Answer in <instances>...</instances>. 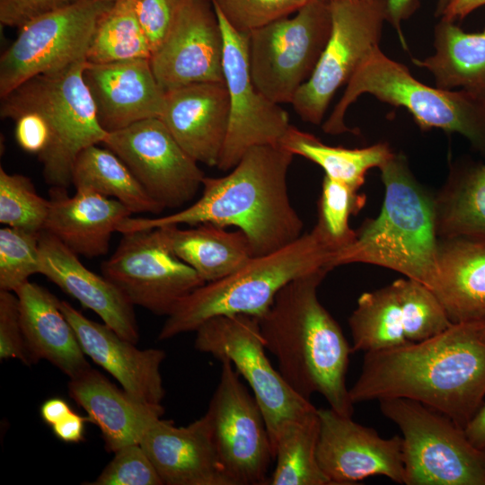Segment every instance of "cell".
Returning <instances> with one entry per match:
<instances>
[{"label":"cell","mask_w":485,"mask_h":485,"mask_svg":"<svg viewBox=\"0 0 485 485\" xmlns=\"http://www.w3.org/2000/svg\"><path fill=\"white\" fill-rule=\"evenodd\" d=\"M214 8L232 28L250 33L278 19L290 16L302 5L299 0H211Z\"/></svg>","instance_id":"obj_40"},{"label":"cell","mask_w":485,"mask_h":485,"mask_svg":"<svg viewBox=\"0 0 485 485\" xmlns=\"http://www.w3.org/2000/svg\"><path fill=\"white\" fill-rule=\"evenodd\" d=\"M68 393L99 428L110 453L140 444L152 423L164 413L162 404L139 401L92 367L70 378Z\"/></svg>","instance_id":"obj_24"},{"label":"cell","mask_w":485,"mask_h":485,"mask_svg":"<svg viewBox=\"0 0 485 485\" xmlns=\"http://www.w3.org/2000/svg\"><path fill=\"white\" fill-rule=\"evenodd\" d=\"M91 485H163L148 455L140 444L125 445L114 453Z\"/></svg>","instance_id":"obj_41"},{"label":"cell","mask_w":485,"mask_h":485,"mask_svg":"<svg viewBox=\"0 0 485 485\" xmlns=\"http://www.w3.org/2000/svg\"><path fill=\"white\" fill-rule=\"evenodd\" d=\"M110 1H116V0H110Z\"/></svg>","instance_id":"obj_54"},{"label":"cell","mask_w":485,"mask_h":485,"mask_svg":"<svg viewBox=\"0 0 485 485\" xmlns=\"http://www.w3.org/2000/svg\"><path fill=\"white\" fill-rule=\"evenodd\" d=\"M480 337L485 342V323H481L480 327Z\"/></svg>","instance_id":"obj_51"},{"label":"cell","mask_w":485,"mask_h":485,"mask_svg":"<svg viewBox=\"0 0 485 485\" xmlns=\"http://www.w3.org/2000/svg\"><path fill=\"white\" fill-rule=\"evenodd\" d=\"M75 190H92L112 198L133 213L159 214L164 208L143 188L111 150L93 145L76 157L72 174Z\"/></svg>","instance_id":"obj_31"},{"label":"cell","mask_w":485,"mask_h":485,"mask_svg":"<svg viewBox=\"0 0 485 485\" xmlns=\"http://www.w3.org/2000/svg\"><path fill=\"white\" fill-rule=\"evenodd\" d=\"M83 77L97 118L107 132L150 118H160L165 92L159 85L149 58L110 63L85 62Z\"/></svg>","instance_id":"obj_19"},{"label":"cell","mask_w":485,"mask_h":485,"mask_svg":"<svg viewBox=\"0 0 485 485\" xmlns=\"http://www.w3.org/2000/svg\"><path fill=\"white\" fill-rule=\"evenodd\" d=\"M72 409L63 399L52 398L44 401L40 407V416L44 422L53 426L66 417Z\"/></svg>","instance_id":"obj_49"},{"label":"cell","mask_w":485,"mask_h":485,"mask_svg":"<svg viewBox=\"0 0 485 485\" xmlns=\"http://www.w3.org/2000/svg\"><path fill=\"white\" fill-rule=\"evenodd\" d=\"M85 62L35 75L1 98L3 119H12L25 110L37 111L45 119L50 141L39 158L50 188L68 189L78 154L90 146L102 143L109 133L98 120L83 77Z\"/></svg>","instance_id":"obj_7"},{"label":"cell","mask_w":485,"mask_h":485,"mask_svg":"<svg viewBox=\"0 0 485 485\" xmlns=\"http://www.w3.org/2000/svg\"><path fill=\"white\" fill-rule=\"evenodd\" d=\"M40 274L94 312L121 338L139 340L134 305L103 275L88 269L76 253L45 230L40 233Z\"/></svg>","instance_id":"obj_23"},{"label":"cell","mask_w":485,"mask_h":485,"mask_svg":"<svg viewBox=\"0 0 485 485\" xmlns=\"http://www.w3.org/2000/svg\"><path fill=\"white\" fill-rule=\"evenodd\" d=\"M331 31L310 78L291 104L305 121L319 125L336 91L379 47L387 21L386 0H343L330 4Z\"/></svg>","instance_id":"obj_12"},{"label":"cell","mask_w":485,"mask_h":485,"mask_svg":"<svg viewBox=\"0 0 485 485\" xmlns=\"http://www.w3.org/2000/svg\"><path fill=\"white\" fill-rule=\"evenodd\" d=\"M195 348L219 361L228 359L248 383L263 414L271 438L278 426L316 408L295 392L266 354L258 319L246 314L220 315L196 331Z\"/></svg>","instance_id":"obj_10"},{"label":"cell","mask_w":485,"mask_h":485,"mask_svg":"<svg viewBox=\"0 0 485 485\" xmlns=\"http://www.w3.org/2000/svg\"><path fill=\"white\" fill-rule=\"evenodd\" d=\"M49 210V199L35 190L22 174H11L0 168V223L5 226L40 233Z\"/></svg>","instance_id":"obj_37"},{"label":"cell","mask_w":485,"mask_h":485,"mask_svg":"<svg viewBox=\"0 0 485 485\" xmlns=\"http://www.w3.org/2000/svg\"><path fill=\"white\" fill-rule=\"evenodd\" d=\"M464 432L474 446L485 452V401L464 427Z\"/></svg>","instance_id":"obj_48"},{"label":"cell","mask_w":485,"mask_h":485,"mask_svg":"<svg viewBox=\"0 0 485 485\" xmlns=\"http://www.w3.org/2000/svg\"><path fill=\"white\" fill-rule=\"evenodd\" d=\"M173 253L191 267L205 283L219 280L253 257L251 242L241 231H227L204 223L180 228L160 227Z\"/></svg>","instance_id":"obj_28"},{"label":"cell","mask_w":485,"mask_h":485,"mask_svg":"<svg viewBox=\"0 0 485 485\" xmlns=\"http://www.w3.org/2000/svg\"><path fill=\"white\" fill-rule=\"evenodd\" d=\"M368 93L395 107H403L422 130L439 128L464 137L485 153V101L461 89L428 86L416 79L409 68L388 56L380 47L359 65L330 117L322 125L326 134L352 131L345 123L348 107Z\"/></svg>","instance_id":"obj_6"},{"label":"cell","mask_w":485,"mask_h":485,"mask_svg":"<svg viewBox=\"0 0 485 485\" xmlns=\"http://www.w3.org/2000/svg\"><path fill=\"white\" fill-rule=\"evenodd\" d=\"M14 136L19 146L28 153H43L50 141V131L45 119L37 111L25 110L16 113Z\"/></svg>","instance_id":"obj_45"},{"label":"cell","mask_w":485,"mask_h":485,"mask_svg":"<svg viewBox=\"0 0 485 485\" xmlns=\"http://www.w3.org/2000/svg\"><path fill=\"white\" fill-rule=\"evenodd\" d=\"M483 5L485 0H452L440 17L452 22L462 20Z\"/></svg>","instance_id":"obj_50"},{"label":"cell","mask_w":485,"mask_h":485,"mask_svg":"<svg viewBox=\"0 0 485 485\" xmlns=\"http://www.w3.org/2000/svg\"><path fill=\"white\" fill-rule=\"evenodd\" d=\"M114 2L78 0L21 27L0 57L1 98L35 75L86 60L97 22Z\"/></svg>","instance_id":"obj_11"},{"label":"cell","mask_w":485,"mask_h":485,"mask_svg":"<svg viewBox=\"0 0 485 485\" xmlns=\"http://www.w3.org/2000/svg\"><path fill=\"white\" fill-rule=\"evenodd\" d=\"M438 238L485 240V164L458 165L434 197Z\"/></svg>","instance_id":"obj_30"},{"label":"cell","mask_w":485,"mask_h":485,"mask_svg":"<svg viewBox=\"0 0 485 485\" xmlns=\"http://www.w3.org/2000/svg\"><path fill=\"white\" fill-rule=\"evenodd\" d=\"M392 285L403 313L410 343L434 337L453 324L436 295L422 283L405 278Z\"/></svg>","instance_id":"obj_36"},{"label":"cell","mask_w":485,"mask_h":485,"mask_svg":"<svg viewBox=\"0 0 485 485\" xmlns=\"http://www.w3.org/2000/svg\"><path fill=\"white\" fill-rule=\"evenodd\" d=\"M78 0H0V22L20 29L31 21Z\"/></svg>","instance_id":"obj_44"},{"label":"cell","mask_w":485,"mask_h":485,"mask_svg":"<svg viewBox=\"0 0 485 485\" xmlns=\"http://www.w3.org/2000/svg\"><path fill=\"white\" fill-rule=\"evenodd\" d=\"M140 445L163 485H234L221 463L203 416L186 427L157 419Z\"/></svg>","instance_id":"obj_22"},{"label":"cell","mask_w":485,"mask_h":485,"mask_svg":"<svg viewBox=\"0 0 485 485\" xmlns=\"http://www.w3.org/2000/svg\"><path fill=\"white\" fill-rule=\"evenodd\" d=\"M401 430L406 485H485V452L445 414L406 398L378 401Z\"/></svg>","instance_id":"obj_8"},{"label":"cell","mask_w":485,"mask_h":485,"mask_svg":"<svg viewBox=\"0 0 485 485\" xmlns=\"http://www.w3.org/2000/svg\"><path fill=\"white\" fill-rule=\"evenodd\" d=\"M293 158L294 154L280 146H252L227 175L205 176L200 198L188 207L154 218L128 216L118 232L209 223L241 230L254 256L270 253L302 234L303 221L287 191V177Z\"/></svg>","instance_id":"obj_2"},{"label":"cell","mask_w":485,"mask_h":485,"mask_svg":"<svg viewBox=\"0 0 485 485\" xmlns=\"http://www.w3.org/2000/svg\"><path fill=\"white\" fill-rule=\"evenodd\" d=\"M336 251L314 225L287 245L253 256L232 274L192 291L167 316L158 339L164 340L195 331L216 316L246 314L259 318L290 281L319 269H333L331 261Z\"/></svg>","instance_id":"obj_5"},{"label":"cell","mask_w":485,"mask_h":485,"mask_svg":"<svg viewBox=\"0 0 485 485\" xmlns=\"http://www.w3.org/2000/svg\"><path fill=\"white\" fill-rule=\"evenodd\" d=\"M384 198L379 215L366 220L354 241L338 250L332 269L352 263L384 267L433 289L438 236L434 197L393 153L379 168Z\"/></svg>","instance_id":"obj_4"},{"label":"cell","mask_w":485,"mask_h":485,"mask_svg":"<svg viewBox=\"0 0 485 485\" xmlns=\"http://www.w3.org/2000/svg\"><path fill=\"white\" fill-rule=\"evenodd\" d=\"M278 146L316 163L325 176L357 190L365 183L367 172L380 168L393 154L387 143L354 149L328 146L292 125Z\"/></svg>","instance_id":"obj_33"},{"label":"cell","mask_w":485,"mask_h":485,"mask_svg":"<svg viewBox=\"0 0 485 485\" xmlns=\"http://www.w3.org/2000/svg\"><path fill=\"white\" fill-rule=\"evenodd\" d=\"M132 212L119 200L92 190L50 188L49 210L44 230L77 255L107 253L110 240Z\"/></svg>","instance_id":"obj_25"},{"label":"cell","mask_w":485,"mask_h":485,"mask_svg":"<svg viewBox=\"0 0 485 485\" xmlns=\"http://www.w3.org/2000/svg\"><path fill=\"white\" fill-rule=\"evenodd\" d=\"M319 432L317 409L278 426L271 438L276 465L268 484L333 485L317 460Z\"/></svg>","instance_id":"obj_32"},{"label":"cell","mask_w":485,"mask_h":485,"mask_svg":"<svg viewBox=\"0 0 485 485\" xmlns=\"http://www.w3.org/2000/svg\"><path fill=\"white\" fill-rule=\"evenodd\" d=\"M352 352H372L409 344L403 313L392 283L363 293L348 318Z\"/></svg>","instance_id":"obj_34"},{"label":"cell","mask_w":485,"mask_h":485,"mask_svg":"<svg viewBox=\"0 0 485 485\" xmlns=\"http://www.w3.org/2000/svg\"><path fill=\"white\" fill-rule=\"evenodd\" d=\"M452 0H437L436 16L440 17ZM418 0H386L387 22L396 30L402 47L407 48L401 30V22L408 19L418 8Z\"/></svg>","instance_id":"obj_46"},{"label":"cell","mask_w":485,"mask_h":485,"mask_svg":"<svg viewBox=\"0 0 485 485\" xmlns=\"http://www.w3.org/2000/svg\"><path fill=\"white\" fill-rule=\"evenodd\" d=\"M152 50L136 16L132 0H116L94 29L87 53L89 63L151 58Z\"/></svg>","instance_id":"obj_35"},{"label":"cell","mask_w":485,"mask_h":485,"mask_svg":"<svg viewBox=\"0 0 485 485\" xmlns=\"http://www.w3.org/2000/svg\"><path fill=\"white\" fill-rule=\"evenodd\" d=\"M179 0H132L138 22L152 54L158 48L172 22Z\"/></svg>","instance_id":"obj_43"},{"label":"cell","mask_w":485,"mask_h":485,"mask_svg":"<svg viewBox=\"0 0 485 485\" xmlns=\"http://www.w3.org/2000/svg\"><path fill=\"white\" fill-rule=\"evenodd\" d=\"M358 192L327 176L322 181L315 225L337 250L348 245L356 237V231L349 227L348 221L365 206L366 197Z\"/></svg>","instance_id":"obj_38"},{"label":"cell","mask_w":485,"mask_h":485,"mask_svg":"<svg viewBox=\"0 0 485 485\" xmlns=\"http://www.w3.org/2000/svg\"><path fill=\"white\" fill-rule=\"evenodd\" d=\"M40 233L4 226L0 229V289L15 292L40 273Z\"/></svg>","instance_id":"obj_39"},{"label":"cell","mask_w":485,"mask_h":485,"mask_svg":"<svg viewBox=\"0 0 485 485\" xmlns=\"http://www.w3.org/2000/svg\"><path fill=\"white\" fill-rule=\"evenodd\" d=\"M216 12L224 37L223 71L230 103L228 130L216 167L230 171L251 147L278 146L291 125L287 112L252 82L248 34L235 31Z\"/></svg>","instance_id":"obj_16"},{"label":"cell","mask_w":485,"mask_h":485,"mask_svg":"<svg viewBox=\"0 0 485 485\" xmlns=\"http://www.w3.org/2000/svg\"><path fill=\"white\" fill-rule=\"evenodd\" d=\"M331 31L330 4L310 0L294 16L278 19L248 33L255 87L278 104L291 103L312 75Z\"/></svg>","instance_id":"obj_9"},{"label":"cell","mask_w":485,"mask_h":485,"mask_svg":"<svg viewBox=\"0 0 485 485\" xmlns=\"http://www.w3.org/2000/svg\"><path fill=\"white\" fill-rule=\"evenodd\" d=\"M203 417L216 454L234 485L268 484L274 452L260 408L228 359Z\"/></svg>","instance_id":"obj_13"},{"label":"cell","mask_w":485,"mask_h":485,"mask_svg":"<svg viewBox=\"0 0 485 485\" xmlns=\"http://www.w3.org/2000/svg\"><path fill=\"white\" fill-rule=\"evenodd\" d=\"M102 144L128 167L160 205L180 207L190 201L205 177L159 118L109 132Z\"/></svg>","instance_id":"obj_15"},{"label":"cell","mask_w":485,"mask_h":485,"mask_svg":"<svg viewBox=\"0 0 485 485\" xmlns=\"http://www.w3.org/2000/svg\"><path fill=\"white\" fill-rule=\"evenodd\" d=\"M481 325L451 324L428 340L365 353L360 375L349 388L352 402L406 398L464 428L485 401Z\"/></svg>","instance_id":"obj_1"},{"label":"cell","mask_w":485,"mask_h":485,"mask_svg":"<svg viewBox=\"0 0 485 485\" xmlns=\"http://www.w3.org/2000/svg\"><path fill=\"white\" fill-rule=\"evenodd\" d=\"M102 275L133 305L170 315L177 304L205 282L171 250L160 227L123 233Z\"/></svg>","instance_id":"obj_14"},{"label":"cell","mask_w":485,"mask_h":485,"mask_svg":"<svg viewBox=\"0 0 485 485\" xmlns=\"http://www.w3.org/2000/svg\"><path fill=\"white\" fill-rule=\"evenodd\" d=\"M330 271L322 268L290 281L257 319L266 348L288 385L307 400L319 393L330 408L352 417L346 384L351 346L317 295Z\"/></svg>","instance_id":"obj_3"},{"label":"cell","mask_w":485,"mask_h":485,"mask_svg":"<svg viewBox=\"0 0 485 485\" xmlns=\"http://www.w3.org/2000/svg\"><path fill=\"white\" fill-rule=\"evenodd\" d=\"M224 37L211 0H179L171 27L150 58L165 92L204 82H225Z\"/></svg>","instance_id":"obj_17"},{"label":"cell","mask_w":485,"mask_h":485,"mask_svg":"<svg viewBox=\"0 0 485 485\" xmlns=\"http://www.w3.org/2000/svg\"><path fill=\"white\" fill-rule=\"evenodd\" d=\"M432 292L451 323H485V240L438 238Z\"/></svg>","instance_id":"obj_27"},{"label":"cell","mask_w":485,"mask_h":485,"mask_svg":"<svg viewBox=\"0 0 485 485\" xmlns=\"http://www.w3.org/2000/svg\"><path fill=\"white\" fill-rule=\"evenodd\" d=\"M229 94L225 82H204L165 93L159 118L198 163L217 166L229 125Z\"/></svg>","instance_id":"obj_21"},{"label":"cell","mask_w":485,"mask_h":485,"mask_svg":"<svg viewBox=\"0 0 485 485\" xmlns=\"http://www.w3.org/2000/svg\"><path fill=\"white\" fill-rule=\"evenodd\" d=\"M434 37V54L412 63L428 70L436 87L464 90L485 101V29L467 32L441 19Z\"/></svg>","instance_id":"obj_29"},{"label":"cell","mask_w":485,"mask_h":485,"mask_svg":"<svg viewBox=\"0 0 485 485\" xmlns=\"http://www.w3.org/2000/svg\"><path fill=\"white\" fill-rule=\"evenodd\" d=\"M31 364L44 359L69 378L90 368L75 331L47 288L28 281L14 292Z\"/></svg>","instance_id":"obj_26"},{"label":"cell","mask_w":485,"mask_h":485,"mask_svg":"<svg viewBox=\"0 0 485 485\" xmlns=\"http://www.w3.org/2000/svg\"><path fill=\"white\" fill-rule=\"evenodd\" d=\"M60 308L74 328L81 348L92 360L110 373L131 396L150 404H162L165 391L160 366L165 352L138 349L107 324L92 321L66 301Z\"/></svg>","instance_id":"obj_20"},{"label":"cell","mask_w":485,"mask_h":485,"mask_svg":"<svg viewBox=\"0 0 485 485\" xmlns=\"http://www.w3.org/2000/svg\"><path fill=\"white\" fill-rule=\"evenodd\" d=\"M308 1H310V0H299V2H300L302 4H305V3L308 2Z\"/></svg>","instance_id":"obj_53"},{"label":"cell","mask_w":485,"mask_h":485,"mask_svg":"<svg viewBox=\"0 0 485 485\" xmlns=\"http://www.w3.org/2000/svg\"><path fill=\"white\" fill-rule=\"evenodd\" d=\"M0 358L31 365L21 323L19 300L14 292L0 291Z\"/></svg>","instance_id":"obj_42"},{"label":"cell","mask_w":485,"mask_h":485,"mask_svg":"<svg viewBox=\"0 0 485 485\" xmlns=\"http://www.w3.org/2000/svg\"><path fill=\"white\" fill-rule=\"evenodd\" d=\"M88 417H83L71 411L66 417L52 426L56 437L66 443H78L84 439L85 422Z\"/></svg>","instance_id":"obj_47"},{"label":"cell","mask_w":485,"mask_h":485,"mask_svg":"<svg viewBox=\"0 0 485 485\" xmlns=\"http://www.w3.org/2000/svg\"><path fill=\"white\" fill-rule=\"evenodd\" d=\"M320 432L317 460L333 485H352L371 476L404 484L401 436H379L331 408L317 409Z\"/></svg>","instance_id":"obj_18"},{"label":"cell","mask_w":485,"mask_h":485,"mask_svg":"<svg viewBox=\"0 0 485 485\" xmlns=\"http://www.w3.org/2000/svg\"><path fill=\"white\" fill-rule=\"evenodd\" d=\"M324 1L327 2L328 4H331V3H333V2L343 1V0H324Z\"/></svg>","instance_id":"obj_52"}]
</instances>
